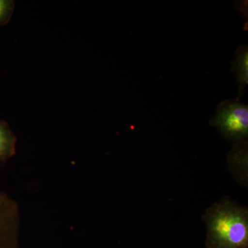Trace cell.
Here are the masks:
<instances>
[{
  "instance_id": "obj_1",
  "label": "cell",
  "mask_w": 248,
  "mask_h": 248,
  "mask_svg": "<svg viewBox=\"0 0 248 248\" xmlns=\"http://www.w3.org/2000/svg\"><path fill=\"white\" fill-rule=\"evenodd\" d=\"M208 248H248V209L226 197L203 216Z\"/></svg>"
},
{
  "instance_id": "obj_2",
  "label": "cell",
  "mask_w": 248,
  "mask_h": 248,
  "mask_svg": "<svg viewBox=\"0 0 248 248\" xmlns=\"http://www.w3.org/2000/svg\"><path fill=\"white\" fill-rule=\"evenodd\" d=\"M225 138L241 141L248 136V108L239 102L223 103L212 120Z\"/></svg>"
},
{
  "instance_id": "obj_3",
  "label": "cell",
  "mask_w": 248,
  "mask_h": 248,
  "mask_svg": "<svg viewBox=\"0 0 248 248\" xmlns=\"http://www.w3.org/2000/svg\"><path fill=\"white\" fill-rule=\"evenodd\" d=\"M20 226V209L17 202L0 192V248H16Z\"/></svg>"
},
{
  "instance_id": "obj_4",
  "label": "cell",
  "mask_w": 248,
  "mask_h": 248,
  "mask_svg": "<svg viewBox=\"0 0 248 248\" xmlns=\"http://www.w3.org/2000/svg\"><path fill=\"white\" fill-rule=\"evenodd\" d=\"M17 138L9 124L0 120V161L11 159L16 153Z\"/></svg>"
},
{
  "instance_id": "obj_5",
  "label": "cell",
  "mask_w": 248,
  "mask_h": 248,
  "mask_svg": "<svg viewBox=\"0 0 248 248\" xmlns=\"http://www.w3.org/2000/svg\"><path fill=\"white\" fill-rule=\"evenodd\" d=\"M234 68L239 86V93L242 92L248 83V52L247 46L241 47L236 55Z\"/></svg>"
},
{
  "instance_id": "obj_6",
  "label": "cell",
  "mask_w": 248,
  "mask_h": 248,
  "mask_svg": "<svg viewBox=\"0 0 248 248\" xmlns=\"http://www.w3.org/2000/svg\"><path fill=\"white\" fill-rule=\"evenodd\" d=\"M15 9V1L0 0V26L5 25L12 17Z\"/></svg>"
}]
</instances>
